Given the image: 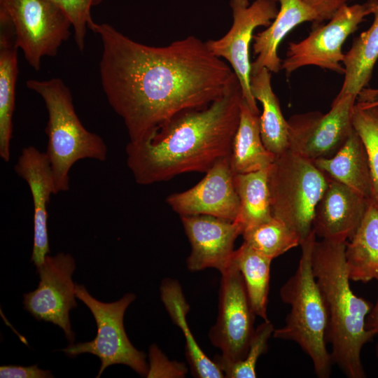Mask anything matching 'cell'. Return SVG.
<instances>
[{"mask_svg": "<svg viewBox=\"0 0 378 378\" xmlns=\"http://www.w3.org/2000/svg\"><path fill=\"white\" fill-rule=\"evenodd\" d=\"M370 202L346 186L328 177V186L315 209L312 229L316 236L331 241L346 242L359 226Z\"/></svg>", "mask_w": 378, "mask_h": 378, "instance_id": "obj_17", "label": "cell"}, {"mask_svg": "<svg viewBox=\"0 0 378 378\" xmlns=\"http://www.w3.org/2000/svg\"><path fill=\"white\" fill-rule=\"evenodd\" d=\"M359 105L364 106V107H374V106H378V100L369 102V103H360L357 102Z\"/></svg>", "mask_w": 378, "mask_h": 378, "instance_id": "obj_36", "label": "cell"}, {"mask_svg": "<svg viewBox=\"0 0 378 378\" xmlns=\"http://www.w3.org/2000/svg\"><path fill=\"white\" fill-rule=\"evenodd\" d=\"M318 14V24L329 20L342 7L347 5L349 0H302Z\"/></svg>", "mask_w": 378, "mask_h": 378, "instance_id": "obj_34", "label": "cell"}, {"mask_svg": "<svg viewBox=\"0 0 378 378\" xmlns=\"http://www.w3.org/2000/svg\"><path fill=\"white\" fill-rule=\"evenodd\" d=\"M244 242L260 254L273 260L300 245L298 234L279 220H271L245 230Z\"/></svg>", "mask_w": 378, "mask_h": 378, "instance_id": "obj_28", "label": "cell"}, {"mask_svg": "<svg viewBox=\"0 0 378 378\" xmlns=\"http://www.w3.org/2000/svg\"><path fill=\"white\" fill-rule=\"evenodd\" d=\"M365 328L374 335H378V297L375 305L371 309L366 317Z\"/></svg>", "mask_w": 378, "mask_h": 378, "instance_id": "obj_35", "label": "cell"}, {"mask_svg": "<svg viewBox=\"0 0 378 378\" xmlns=\"http://www.w3.org/2000/svg\"><path fill=\"white\" fill-rule=\"evenodd\" d=\"M0 14L10 20L18 48L36 71L42 58L56 55L71 34L69 18L50 0H0Z\"/></svg>", "mask_w": 378, "mask_h": 378, "instance_id": "obj_8", "label": "cell"}, {"mask_svg": "<svg viewBox=\"0 0 378 378\" xmlns=\"http://www.w3.org/2000/svg\"><path fill=\"white\" fill-rule=\"evenodd\" d=\"M232 261L242 276L255 314L264 321L268 320L267 309L272 260L243 242L234 251Z\"/></svg>", "mask_w": 378, "mask_h": 378, "instance_id": "obj_27", "label": "cell"}, {"mask_svg": "<svg viewBox=\"0 0 378 378\" xmlns=\"http://www.w3.org/2000/svg\"><path fill=\"white\" fill-rule=\"evenodd\" d=\"M350 281H378V204L370 201L354 234L345 242Z\"/></svg>", "mask_w": 378, "mask_h": 378, "instance_id": "obj_21", "label": "cell"}, {"mask_svg": "<svg viewBox=\"0 0 378 378\" xmlns=\"http://www.w3.org/2000/svg\"><path fill=\"white\" fill-rule=\"evenodd\" d=\"M150 364L147 377H184L187 368L183 363L169 360L155 345L149 349Z\"/></svg>", "mask_w": 378, "mask_h": 378, "instance_id": "obj_32", "label": "cell"}, {"mask_svg": "<svg viewBox=\"0 0 378 378\" xmlns=\"http://www.w3.org/2000/svg\"><path fill=\"white\" fill-rule=\"evenodd\" d=\"M160 298L172 321L181 330L186 340V356L192 374L200 378H221L225 375L214 360L201 349L186 321L190 307L179 284L166 279L160 286Z\"/></svg>", "mask_w": 378, "mask_h": 378, "instance_id": "obj_24", "label": "cell"}, {"mask_svg": "<svg viewBox=\"0 0 378 378\" xmlns=\"http://www.w3.org/2000/svg\"><path fill=\"white\" fill-rule=\"evenodd\" d=\"M18 50L10 20L0 14V157L8 162L13 134L15 87L18 75Z\"/></svg>", "mask_w": 378, "mask_h": 378, "instance_id": "obj_19", "label": "cell"}, {"mask_svg": "<svg viewBox=\"0 0 378 378\" xmlns=\"http://www.w3.org/2000/svg\"><path fill=\"white\" fill-rule=\"evenodd\" d=\"M376 354H377V356L378 358V343H377V347H376Z\"/></svg>", "mask_w": 378, "mask_h": 378, "instance_id": "obj_37", "label": "cell"}, {"mask_svg": "<svg viewBox=\"0 0 378 378\" xmlns=\"http://www.w3.org/2000/svg\"><path fill=\"white\" fill-rule=\"evenodd\" d=\"M181 219L191 246L188 269L214 268L224 272L232 264L234 241L243 232L241 224L208 215L183 216Z\"/></svg>", "mask_w": 378, "mask_h": 378, "instance_id": "obj_15", "label": "cell"}, {"mask_svg": "<svg viewBox=\"0 0 378 378\" xmlns=\"http://www.w3.org/2000/svg\"><path fill=\"white\" fill-rule=\"evenodd\" d=\"M276 1L280 8L276 18L266 29L253 36V50L257 57L251 62V74L262 68L278 73L282 63L278 56V48L287 34L304 22L318 24V14L302 0Z\"/></svg>", "mask_w": 378, "mask_h": 378, "instance_id": "obj_18", "label": "cell"}, {"mask_svg": "<svg viewBox=\"0 0 378 378\" xmlns=\"http://www.w3.org/2000/svg\"><path fill=\"white\" fill-rule=\"evenodd\" d=\"M275 158L262 142L260 114L253 111L242 99L239 122L230 156L233 174H245L267 169Z\"/></svg>", "mask_w": 378, "mask_h": 378, "instance_id": "obj_22", "label": "cell"}, {"mask_svg": "<svg viewBox=\"0 0 378 378\" xmlns=\"http://www.w3.org/2000/svg\"><path fill=\"white\" fill-rule=\"evenodd\" d=\"M166 202L181 216L208 215L236 220L239 201L230 158L218 160L197 184L169 195Z\"/></svg>", "mask_w": 378, "mask_h": 378, "instance_id": "obj_14", "label": "cell"}, {"mask_svg": "<svg viewBox=\"0 0 378 378\" xmlns=\"http://www.w3.org/2000/svg\"><path fill=\"white\" fill-rule=\"evenodd\" d=\"M357 97L338 93L326 113L310 111L287 120L289 150L314 161L334 155L354 131L352 113Z\"/></svg>", "mask_w": 378, "mask_h": 378, "instance_id": "obj_10", "label": "cell"}, {"mask_svg": "<svg viewBox=\"0 0 378 378\" xmlns=\"http://www.w3.org/2000/svg\"><path fill=\"white\" fill-rule=\"evenodd\" d=\"M375 107H377V108H378V106H375Z\"/></svg>", "mask_w": 378, "mask_h": 378, "instance_id": "obj_39", "label": "cell"}, {"mask_svg": "<svg viewBox=\"0 0 378 378\" xmlns=\"http://www.w3.org/2000/svg\"><path fill=\"white\" fill-rule=\"evenodd\" d=\"M268 168L256 172L234 174V183L239 201L237 221L243 232L271 220L267 181Z\"/></svg>", "mask_w": 378, "mask_h": 378, "instance_id": "obj_26", "label": "cell"}, {"mask_svg": "<svg viewBox=\"0 0 378 378\" xmlns=\"http://www.w3.org/2000/svg\"><path fill=\"white\" fill-rule=\"evenodd\" d=\"M255 315L242 276L232 261L221 274L218 315L209 333L212 344L221 351L216 358L235 362L245 357L255 331Z\"/></svg>", "mask_w": 378, "mask_h": 378, "instance_id": "obj_12", "label": "cell"}, {"mask_svg": "<svg viewBox=\"0 0 378 378\" xmlns=\"http://www.w3.org/2000/svg\"><path fill=\"white\" fill-rule=\"evenodd\" d=\"M352 124L365 148L372 179V201L378 204V108L364 107L356 102Z\"/></svg>", "mask_w": 378, "mask_h": 378, "instance_id": "obj_29", "label": "cell"}, {"mask_svg": "<svg viewBox=\"0 0 378 378\" xmlns=\"http://www.w3.org/2000/svg\"><path fill=\"white\" fill-rule=\"evenodd\" d=\"M271 73L262 68L251 74V91L254 99L262 106V113L260 115L262 142L266 148L277 157L289 150V130L279 99L272 88Z\"/></svg>", "mask_w": 378, "mask_h": 378, "instance_id": "obj_23", "label": "cell"}, {"mask_svg": "<svg viewBox=\"0 0 378 378\" xmlns=\"http://www.w3.org/2000/svg\"><path fill=\"white\" fill-rule=\"evenodd\" d=\"M89 29L102 41L104 92L131 142L148 138L183 111L207 107L239 83L232 67L194 36L155 47L106 23L93 22Z\"/></svg>", "mask_w": 378, "mask_h": 378, "instance_id": "obj_1", "label": "cell"}, {"mask_svg": "<svg viewBox=\"0 0 378 378\" xmlns=\"http://www.w3.org/2000/svg\"><path fill=\"white\" fill-rule=\"evenodd\" d=\"M242 99L239 82L207 107L183 111L148 138L130 141L126 161L135 181L150 185L186 172L206 173L230 158Z\"/></svg>", "mask_w": 378, "mask_h": 378, "instance_id": "obj_2", "label": "cell"}, {"mask_svg": "<svg viewBox=\"0 0 378 378\" xmlns=\"http://www.w3.org/2000/svg\"><path fill=\"white\" fill-rule=\"evenodd\" d=\"M276 0H230L232 24L221 38L208 40L206 44L216 56L226 59L231 65L241 88L243 99L250 108L260 114L256 100L251 91L250 45L254 30L268 27L276 18L279 9Z\"/></svg>", "mask_w": 378, "mask_h": 378, "instance_id": "obj_11", "label": "cell"}, {"mask_svg": "<svg viewBox=\"0 0 378 378\" xmlns=\"http://www.w3.org/2000/svg\"><path fill=\"white\" fill-rule=\"evenodd\" d=\"M76 269L74 258L62 252L47 255L36 270L40 281L34 291L23 295L24 308L35 319L51 322L64 332L70 344L74 343L69 312L77 307L75 283L72 274Z\"/></svg>", "mask_w": 378, "mask_h": 378, "instance_id": "obj_13", "label": "cell"}, {"mask_svg": "<svg viewBox=\"0 0 378 378\" xmlns=\"http://www.w3.org/2000/svg\"><path fill=\"white\" fill-rule=\"evenodd\" d=\"M345 242L315 241L312 270L328 315L326 340L331 345L332 363L349 378H363V346L374 335L365 328L372 307L354 293L344 256Z\"/></svg>", "mask_w": 378, "mask_h": 378, "instance_id": "obj_3", "label": "cell"}, {"mask_svg": "<svg viewBox=\"0 0 378 378\" xmlns=\"http://www.w3.org/2000/svg\"><path fill=\"white\" fill-rule=\"evenodd\" d=\"M1 378H52L54 377L48 370L38 368L37 364L28 366L1 365Z\"/></svg>", "mask_w": 378, "mask_h": 378, "instance_id": "obj_33", "label": "cell"}, {"mask_svg": "<svg viewBox=\"0 0 378 378\" xmlns=\"http://www.w3.org/2000/svg\"><path fill=\"white\" fill-rule=\"evenodd\" d=\"M61 8L69 18L74 33V41L80 51L85 47L87 30L94 20L91 8L103 0H50Z\"/></svg>", "mask_w": 378, "mask_h": 378, "instance_id": "obj_31", "label": "cell"}, {"mask_svg": "<svg viewBox=\"0 0 378 378\" xmlns=\"http://www.w3.org/2000/svg\"><path fill=\"white\" fill-rule=\"evenodd\" d=\"M274 328L269 321H264L255 330L245 357L235 362H226L216 356L213 359L223 371L225 377L255 378L256 364L260 356L266 352L268 341L273 335Z\"/></svg>", "mask_w": 378, "mask_h": 378, "instance_id": "obj_30", "label": "cell"}, {"mask_svg": "<svg viewBox=\"0 0 378 378\" xmlns=\"http://www.w3.org/2000/svg\"><path fill=\"white\" fill-rule=\"evenodd\" d=\"M374 93L378 97V89L374 90Z\"/></svg>", "mask_w": 378, "mask_h": 378, "instance_id": "obj_38", "label": "cell"}, {"mask_svg": "<svg viewBox=\"0 0 378 378\" xmlns=\"http://www.w3.org/2000/svg\"><path fill=\"white\" fill-rule=\"evenodd\" d=\"M267 181L272 216L295 231L302 242L313 231L315 209L328 177L313 161L288 150L275 158Z\"/></svg>", "mask_w": 378, "mask_h": 378, "instance_id": "obj_6", "label": "cell"}, {"mask_svg": "<svg viewBox=\"0 0 378 378\" xmlns=\"http://www.w3.org/2000/svg\"><path fill=\"white\" fill-rule=\"evenodd\" d=\"M372 14L373 22L368 29L355 38L343 60L344 78L340 91L358 97L368 87L378 59V0Z\"/></svg>", "mask_w": 378, "mask_h": 378, "instance_id": "obj_25", "label": "cell"}, {"mask_svg": "<svg viewBox=\"0 0 378 378\" xmlns=\"http://www.w3.org/2000/svg\"><path fill=\"white\" fill-rule=\"evenodd\" d=\"M377 0L363 4L346 5L339 9L327 24L314 25L305 38L288 43L281 69L288 77L305 66H316L322 69L344 74L342 46L354 33L365 17L372 14Z\"/></svg>", "mask_w": 378, "mask_h": 378, "instance_id": "obj_9", "label": "cell"}, {"mask_svg": "<svg viewBox=\"0 0 378 378\" xmlns=\"http://www.w3.org/2000/svg\"><path fill=\"white\" fill-rule=\"evenodd\" d=\"M26 85L44 101L48 117L45 153L51 167L57 193L67 191L72 166L87 158L105 161L106 145L101 136L83 125L76 113L71 92L62 79H29Z\"/></svg>", "mask_w": 378, "mask_h": 378, "instance_id": "obj_5", "label": "cell"}, {"mask_svg": "<svg viewBox=\"0 0 378 378\" xmlns=\"http://www.w3.org/2000/svg\"><path fill=\"white\" fill-rule=\"evenodd\" d=\"M75 293L91 311L97 323V335L92 341L70 344L60 351L70 358L85 353L97 356L101 360L97 377L107 367L115 364L127 365L140 375L147 376L146 356L132 345L123 325L125 312L136 296L127 293L115 302H102L92 297L83 285L77 284Z\"/></svg>", "mask_w": 378, "mask_h": 378, "instance_id": "obj_7", "label": "cell"}, {"mask_svg": "<svg viewBox=\"0 0 378 378\" xmlns=\"http://www.w3.org/2000/svg\"><path fill=\"white\" fill-rule=\"evenodd\" d=\"M316 236L313 230L301 244L295 273L281 287V300L290 307L285 325L274 329L275 338L296 342L310 358L319 378L330 376L332 360L327 349L328 315L314 277L312 254Z\"/></svg>", "mask_w": 378, "mask_h": 378, "instance_id": "obj_4", "label": "cell"}, {"mask_svg": "<svg viewBox=\"0 0 378 378\" xmlns=\"http://www.w3.org/2000/svg\"><path fill=\"white\" fill-rule=\"evenodd\" d=\"M313 162L327 176L372 201V179L368 160L362 140L355 130L334 155Z\"/></svg>", "mask_w": 378, "mask_h": 378, "instance_id": "obj_20", "label": "cell"}, {"mask_svg": "<svg viewBox=\"0 0 378 378\" xmlns=\"http://www.w3.org/2000/svg\"><path fill=\"white\" fill-rule=\"evenodd\" d=\"M16 174L30 189L34 204V244L31 258L38 269L50 252L48 232V204L56 195L52 172L45 152L29 146L24 148L14 166Z\"/></svg>", "mask_w": 378, "mask_h": 378, "instance_id": "obj_16", "label": "cell"}]
</instances>
